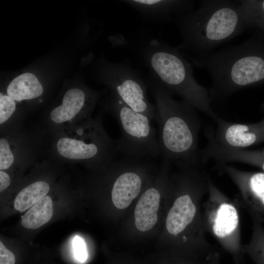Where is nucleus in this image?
Returning a JSON list of instances; mask_svg holds the SVG:
<instances>
[{"mask_svg":"<svg viewBox=\"0 0 264 264\" xmlns=\"http://www.w3.org/2000/svg\"><path fill=\"white\" fill-rule=\"evenodd\" d=\"M173 163L178 169L173 182L176 196L166 219L167 231L175 238L181 236L182 242L189 244L188 233L193 253L198 256L209 257L217 250L205 236L200 205L208 192L211 178L201 163L176 161Z\"/></svg>","mask_w":264,"mask_h":264,"instance_id":"nucleus-1","label":"nucleus"},{"mask_svg":"<svg viewBox=\"0 0 264 264\" xmlns=\"http://www.w3.org/2000/svg\"><path fill=\"white\" fill-rule=\"evenodd\" d=\"M182 41L177 48L202 57L248 27L240 0H205L176 21Z\"/></svg>","mask_w":264,"mask_h":264,"instance_id":"nucleus-2","label":"nucleus"},{"mask_svg":"<svg viewBox=\"0 0 264 264\" xmlns=\"http://www.w3.org/2000/svg\"><path fill=\"white\" fill-rule=\"evenodd\" d=\"M210 74L211 101L226 98L242 88L264 83V34L202 57H187Z\"/></svg>","mask_w":264,"mask_h":264,"instance_id":"nucleus-3","label":"nucleus"},{"mask_svg":"<svg viewBox=\"0 0 264 264\" xmlns=\"http://www.w3.org/2000/svg\"><path fill=\"white\" fill-rule=\"evenodd\" d=\"M148 85L155 102L157 139L163 161L201 163L198 149L201 120L196 109L183 100L174 99L152 76Z\"/></svg>","mask_w":264,"mask_h":264,"instance_id":"nucleus-4","label":"nucleus"},{"mask_svg":"<svg viewBox=\"0 0 264 264\" xmlns=\"http://www.w3.org/2000/svg\"><path fill=\"white\" fill-rule=\"evenodd\" d=\"M141 53L152 76L170 92L213 119L218 117L211 107L209 91L197 81L193 66L177 47L152 39Z\"/></svg>","mask_w":264,"mask_h":264,"instance_id":"nucleus-5","label":"nucleus"},{"mask_svg":"<svg viewBox=\"0 0 264 264\" xmlns=\"http://www.w3.org/2000/svg\"><path fill=\"white\" fill-rule=\"evenodd\" d=\"M116 143L105 131L99 115L81 122L73 132L60 135L55 149L64 159L106 166L118 158Z\"/></svg>","mask_w":264,"mask_h":264,"instance_id":"nucleus-6","label":"nucleus"},{"mask_svg":"<svg viewBox=\"0 0 264 264\" xmlns=\"http://www.w3.org/2000/svg\"><path fill=\"white\" fill-rule=\"evenodd\" d=\"M208 195L202 205L205 232L211 235L231 256L234 264H243L244 253L241 240L239 201L228 197L211 178Z\"/></svg>","mask_w":264,"mask_h":264,"instance_id":"nucleus-7","label":"nucleus"},{"mask_svg":"<svg viewBox=\"0 0 264 264\" xmlns=\"http://www.w3.org/2000/svg\"><path fill=\"white\" fill-rule=\"evenodd\" d=\"M106 108L121 130V135L116 140L121 156L150 160L160 156L157 132L148 116L133 110L112 94Z\"/></svg>","mask_w":264,"mask_h":264,"instance_id":"nucleus-8","label":"nucleus"},{"mask_svg":"<svg viewBox=\"0 0 264 264\" xmlns=\"http://www.w3.org/2000/svg\"><path fill=\"white\" fill-rule=\"evenodd\" d=\"M101 77L112 94L127 106L156 121L155 106L149 102L147 86L134 69L123 63L108 64L103 68Z\"/></svg>","mask_w":264,"mask_h":264,"instance_id":"nucleus-9","label":"nucleus"},{"mask_svg":"<svg viewBox=\"0 0 264 264\" xmlns=\"http://www.w3.org/2000/svg\"><path fill=\"white\" fill-rule=\"evenodd\" d=\"M220 167L239 190L241 206L249 212L252 220L264 222V172H249L225 164Z\"/></svg>","mask_w":264,"mask_h":264,"instance_id":"nucleus-10","label":"nucleus"},{"mask_svg":"<svg viewBox=\"0 0 264 264\" xmlns=\"http://www.w3.org/2000/svg\"><path fill=\"white\" fill-rule=\"evenodd\" d=\"M99 97V92L88 88H70L64 94L61 104L51 110L49 119L59 126L68 125L76 119L82 122L90 117Z\"/></svg>","mask_w":264,"mask_h":264,"instance_id":"nucleus-11","label":"nucleus"},{"mask_svg":"<svg viewBox=\"0 0 264 264\" xmlns=\"http://www.w3.org/2000/svg\"><path fill=\"white\" fill-rule=\"evenodd\" d=\"M213 136L219 145L232 149H244L264 141V119L254 123H239L218 117Z\"/></svg>","mask_w":264,"mask_h":264,"instance_id":"nucleus-12","label":"nucleus"},{"mask_svg":"<svg viewBox=\"0 0 264 264\" xmlns=\"http://www.w3.org/2000/svg\"><path fill=\"white\" fill-rule=\"evenodd\" d=\"M207 145L198 152L200 161L203 164L209 160L215 161L220 167L230 162L250 165L264 172V148L255 150L232 149L221 146L214 139L212 131H205Z\"/></svg>","mask_w":264,"mask_h":264,"instance_id":"nucleus-13","label":"nucleus"},{"mask_svg":"<svg viewBox=\"0 0 264 264\" xmlns=\"http://www.w3.org/2000/svg\"><path fill=\"white\" fill-rule=\"evenodd\" d=\"M138 11L144 18L156 21L176 22L194 9V1L187 0H122Z\"/></svg>","mask_w":264,"mask_h":264,"instance_id":"nucleus-14","label":"nucleus"},{"mask_svg":"<svg viewBox=\"0 0 264 264\" xmlns=\"http://www.w3.org/2000/svg\"><path fill=\"white\" fill-rule=\"evenodd\" d=\"M161 194L155 187H150L141 195L135 206V225L142 232L151 230L157 221Z\"/></svg>","mask_w":264,"mask_h":264,"instance_id":"nucleus-15","label":"nucleus"},{"mask_svg":"<svg viewBox=\"0 0 264 264\" xmlns=\"http://www.w3.org/2000/svg\"><path fill=\"white\" fill-rule=\"evenodd\" d=\"M43 87L37 77L29 72L22 73L13 79L6 88V94L15 101L31 100L41 96Z\"/></svg>","mask_w":264,"mask_h":264,"instance_id":"nucleus-16","label":"nucleus"},{"mask_svg":"<svg viewBox=\"0 0 264 264\" xmlns=\"http://www.w3.org/2000/svg\"><path fill=\"white\" fill-rule=\"evenodd\" d=\"M53 213L52 198L46 195L26 211L22 216L21 224L27 229H38L50 220Z\"/></svg>","mask_w":264,"mask_h":264,"instance_id":"nucleus-17","label":"nucleus"},{"mask_svg":"<svg viewBox=\"0 0 264 264\" xmlns=\"http://www.w3.org/2000/svg\"><path fill=\"white\" fill-rule=\"evenodd\" d=\"M49 190V184L43 180L29 184L16 196L14 201L15 209L21 213L27 210L46 196Z\"/></svg>","mask_w":264,"mask_h":264,"instance_id":"nucleus-18","label":"nucleus"},{"mask_svg":"<svg viewBox=\"0 0 264 264\" xmlns=\"http://www.w3.org/2000/svg\"><path fill=\"white\" fill-rule=\"evenodd\" d=\"M243 250L254 264H264V228L263 223L252 220V233L249 242Z\"/></svg>","mask_w":264,"mask_h":264,"instance_id":"nucleus-19","label":"nucleus"},{"mask_svg":"<svg viewBox=\"0 0 264 264\" xmlns=\"http://www.w3.org/2000/svg\"><path fill=\"white\" fill-rule=\"evenodd\" d=\"M248 28L259 29L264 34V0H240Z\"/></svg>","mask_w":264,"mask_h":264,"instance_id":"nucleus-20","label":"nucleus"},{"mask_svg":"<svg viewBox=\"0 0 264 264\" xmlns=\"http://www.w3.org/2000/svg\"><path fill=\"white\" fill-rule=\"evenodd\" d=\"M16 159L11 149L10 142L6 137L0 139V170L4 171L10 168Z\"/></svg>","mask_w":264,"mask_h":264,"instance_id":"nucleus-21","label":"nucleus"},{"mask_svg":"<svg viewBox=\"0 0 264 264\" xmlns=\"http://www.w3.org/2000/svg\"><path fill=\"white\" fill-rule=\"evenodd\" d=\"M16 109V101L6 94H0V124L7 122L13 115Z\"/></svg>","mask_w":264,"mask_h":264,"instance_id":"nucleus-22","label":"nucleus"},{"mask_svg":"<svg viewBox=\"0 0 264 264\" xmlns=\"http://www.w3.org/2000/svg\"><path fill=\"white\" fill-rule=\"evenodd\" d=\"M73 245L76 259L80 262H85L87 258V253L83 241L76 236L73 240Z\"/></svg>","mask_w":264,"mask_h":264,"instance_id":"nucleus-23","label":"nucleus"},{"mask_svg":"<svg viewBox=\"0 0 264 264\" xmlns=\"http://www.w3.org/2000/svg\"><path fill=\"white\" fill-rule=\"evenodd\" d=\"M15 257L14 254L8 250L0 242V264H15Z\"/></svg>","mask_w":264,"mask_h":264,"instance_id":"nucleus-24","label":"nucleus"},{"mask_svg":"<svg viewBox=\"0 0 264 264\" xmlns=\"http://www.w3.org/2000/svg\"><path fill=\"white\" fill-rule=\"evenodd\" d=\"M11 179L9 175L4 171L0 170V191H3L10 184Z\"/></svg>","mask_w":264,"mask_h":264,"instance_id":"nucleus-25","label":"nucleus"},{"mask_svg":"<svg viewBox=\"0 0 264 264\" xmlns=\"http://www.w3.org/2000/svg\"><path fill=\"white\" fill-rule=\"evenodd\" d=\"M220 253L216 250L210 257L208 264H220Z\"/></svg>","mask_w":264,"mask_h":264,"instance_id":"nucleus-26","label":"nucleus"},{"mask_svg":"<svg viewBox=\"0 0 264 264\" xmlns=\"http://www.w3.org/2000/svg\"><path fill=\"white\" fill-rule=\"evenodd\" d=\"M262 110L264 111V104L262 105ZM264 119V117L263 118Z\"/></svg>","mask_w":264,"mask_h":264,"instance_id":"nucleus-27","label":"nucleus"}]
</instances>
